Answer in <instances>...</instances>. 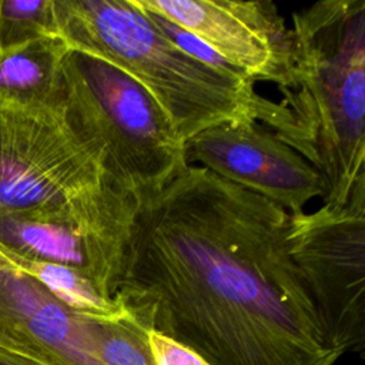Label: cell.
Segmentation results:
<instances>
[{
  "instance_id": "12",
  "label": "cell",
  "mask_w": 365,
  "mask_h": 365,
  "mask_svg": "<svg viewBox=\"0 0 365 365\" xmlns=\"http://www.w3.org/2000/svg\"><path fill=\"white\" fill-rule=\"evenodd\" d=\"M0 252L13 265L40 282L58 301L84 317L114 321L128 314L118 299L103 295L84 274L71 267L21 259L1 250Z\"/></svg>"
},
{
  "instance_id": "11",
  "label": "cell",
  "mask_w": 365,
  "mask_h": 365,
  "mask_svg": "<svg viewBox=\"0 0 365 365\" xmlns=\"http://www.w3.org/2000/svg\"><path fill=\"white\" fill-rule=\"evenodd\" d=\"M68 50L60 37H44L0 51V106L61 104L66 97L63 64Z\"/></svg>"
},
{
  "instance_id": "17",
  "label": "cell",
  "mask_w": 365,
  "mask_h": 365,
  "mask_svg": "<svg viewBox=\"0 0 365 365\" xmlns=\"http://www.w3.org/2000/svg\"><path fill=\"white\" fill-rule=\"evenodd\" d=\"M0 365H37V364L0 349Z\"/></svg>"
},
{
  "instance_id": "1",
  "label": "cell",
  "mask_w": 365,
  "mask_h": 365,
  "mask_svg": "<svg viewBox=\"0 0 365 365\" xmlns=\"http://www.w3.org/2000/svg\"><path fill=\"white\" fill-rule=\"evenodd\" d=\"M289 214L200 165L138 205L115 299L210 365H334L289 254Z\"/></svg>"
},
{
  "instance_id": "13",
  "label": "cell",
  "mask_w": 365,
  "mask_h": 365,
  "mask_svg": "<svg viewBox=\"0 0 365 365\" xmlns=\"http://www.w3.org/2000/svg\"><path fill=\"white\" fill-rule=\"evenodd\" d=\"M58 37L54 0H0V51Z\"/></svg>"
},
{
  "instance_id": "15",
  "label": "cell",
  "mask_w": 365,
  "mask_h": 365,
  "mask_svg": "<svg viewBox=\"0 0 365 365\" xmlns=\"http://www.w3.org/2000/svg\"><path fill=\"white\" fill-rule=\"evenodd\" d=\"M141 10H144V9H141ZM144 11L151 17V20L155 23V26L161 30V33L165 37H168L174 44H177L182 51H185L187 54L192 56L194 58L202 61L204 64H207V66H210V67H212V68H215L221 73L250 78L247 74H244L241 70L231 66L215 50H212L210 46H207L201 38H198L192 33L187 31L185 29L180 27L178 24L173 23L171 20H168V19L160 16V14H155L153 11H148V10H144Z\"/></svg>"
},
{
  "instance_id": "5",
  "label": "cell",
  "mask_w": 365,
  "mask_h": 365,
  "mask_svg": "<svg viewBox=\"0 0 365 365\" xmlns=\"http://www.w3.org/2000/svg\"><path fill=\"white\" fill-rule=\"evenodd\" d=\"M63 74L67 106L103 147L114 180L138 205L188 165L185 143L165 113L118 67L70 48Z\"/></svg>"
},
{
  "instance_id": "3",
  "label": "cell",
  "mask_w": 365,
  "mask_h": 365,
  "mask_svg": "<svg viewBox=\"0 0 365 365\" xmlns=\"http://www.w3.org/2000/svg\"><path fill=\"white\" fill-rule=\"evenodd\" d=\"M58 37L135 80L187 143L218 125L264 123L271 100L255 81L221 73L182 51L133 0H54Z\"/></svg>"
},
{
  "instance_id": "10",
  "label": "cell",
  "mask_w": 365,
  "mask_h": 365,
  "mask_svg": "<svg viewBox=\"0 0 365 365\" xmlns=\"http://www.w3.org/2000/svg\"><path fill=\"white\" fill-rule=\"evenodd\" d=\"M125 244L70 221L33 214L0 217V250L21 259L71 267L115 299Z\"/></svg>"
},
{
  "instance_id": "16",
  "label": "cell",
  "mask_w": 365,
  "mask_h": 365,
  "mask_svg": "<svg viewBox=\"0 0 365 365\" xmlns=\"http://www.w3.org/2000/svg\"><path fill=\"white\" fill-rule=\"evenodd\" d=\"M148 346L155 365H210L191 349L153 331H148Z\"/></svg>"
},
{
  "instance_id": "9",
  "label": "cell",
  "mask_w": 365,
  "mask_h": 365,
  "mask_svg": "<svg viewBox=\"0 0 365 365\" xmlns=\"http://www.w3.org/2000/svg\"><path fill=\"white\" fill-rule=\"evenodd\" d=\"M0 349L37 365H106L84 317L0 252Z\"/></svg>"
},
{
  "instance_id": "4",
  "label": "cell",
  "mask_w": 365,
  "mask_h": 365,
  "mask_svg": "<svg viewBox=\"0 0 365 365\" xmlns=\"http://www.w3.org/2000/svg\"><path fill=\"white\" fill-rule=\"evenodd\" d=\"M137 210L66 97L48 107L0 106V217L58 218L125 244Z\"/></svg>"
},
{
  "instance_id": "14",
  "label": "cell",
  "mask_w": 365,
  "mask_h": 365,
  "mask_svg": "<svg viewBox=\"0 0 365 365\" xmlns=\"http://www.w3.org/2000/svg\"><path fill=\"white\" fill-rule=\"evenodd\" d=\"M93 332L106 365H155L148 346V329L130 314L114 321L93 318Z\"/></svg>"
},
{
  "instance_id": "6",
  "label": "cell",
  "mask_w": 365,
  "mask_h": 365,
  "mask_svg": "<svg viewBox=\"0 0 365 365\" xmlns=\"http://www.w3.org/2000/svg\"><path fill=\"white\" fill-rule=\"evenodd\" d=\"M289 254L315 311L324 345L365 348V201L289 214Z\"/></svg>"
},
{
  "instance_id": "2",
  "label": "cell",
  "mask_w": 365,
  "mask_h": 365,
  "mask_svg": "<svg viewBox=\"0 0 365 365\" xmlns=\"http://www.w3.org/2000/svg\"><path fill=\"white\" fill-rule=\"evenodd\" d=\"M291 64L265 124L321 175L324 205L365 201V0L291 16Z\"/></svg>"
},
{
  "instance_id": "7",
  "label": "cell",
  "mask_w": 365,
  "mask_h": 365,
  "mask_svg": "<svg viewBox=\"0 0 365 365\" xmlns=\"http://www.w3.org/2000/svg\"><path fill=\"white\" fill-rule=\"evenodd\" d=\"M201 38L255 83L281 87L291 64V30L272 1L134 0Z\"/></svg>"
},
{
  "instance_id": "8",
  "label": "cell",
  "mask_w": 365,
  "mask_h": 365,
  "mask_svg": "<svg viewBox=\"0 0 365 365\" xmlns=\"http://www.w3.org/2000/svg\"><path fill=\"white\" fill-rule=\"evenodd\" d=\"M185 158L288 214L305 211L309 201L324 195L317 170L261 124L208 128L185 143Z\"/></svg>"
}]
</instances>
